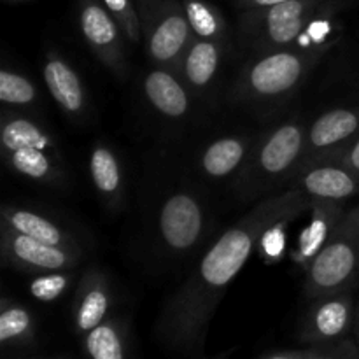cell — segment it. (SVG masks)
I'll list each match as a JSON object with an SVG mask.
<instances>
[{
  "instance_id": "8",
  "label": "cell",
  "mask_w": 359,
  "mask_h": 359,
  "mask_svg": "<svg viewBox=\"0 0 359 359\" xmlns=\"http://www.w3.org/2000/svg\"><path fill=\"white\" fill-rule=\"evenodd\" d=\"M79 28L95 58L118 79L128 76L125 34L102 0H81Z\"/></svg>"
},
{
  "instance_id": "28",
  "label": "cell",
  "mask_w": 359,
  "mask_h": 359,
  "mask_svg": "<svg viewBox=\"0 0 359 359\" xmlns=\"http://www.w3.org/2000/svg\"><path fill=\"white\" fill-rule=\"evenodd\" d=\"M294 219H297L294 216L283 217V219L276 221V223L262 235L258 249H262L265 259H269V262H277V259L280 258L284 249V241H286V228L287 224Z\"/></svg>"
},
{
  "instance_id": "11",
  "label": "cell",
  "mask_w": 359,
  "mask_h": 359,
  "mask_svg": "<svg viewBox=\"0 0 359 359\" xmlns=\"http://www.w3.org/2000/svg\"><path fill=\"white\" fill-rule=\"evenodd\" d=\"M287 188L300 189L311 200L346 202L359 193V177L339 161H319L297 172Z\"/></svg>"
},
{
  "instance_id": "3",
  "label": "cell",
  "mask_w": 359,
  "mask_h": 359,
  "mask_svg": "<svg viewBox=\"0 0 359 359\" xmlns=\"http://www.w3.org/2000/svg\"><path fill=\"white\" fill-rule=\"evenodd\" d=\"M332 44L287 46L255 53L231 88L237 104L269 111L294 97Z\"/></svg>"
},
{
  "instance_id": "14",
  "label": "cell",
  "mask_w": 359,
  "mask_h": 359,
  "mask_svg": "<svg viewBox=\"0 0 359 359\" xmlns=\"http://www.w3.org/2000/svg\"><path fill=\"white\" fill-rule=\"evenodd\" d=\"M311 219L300 231L297 244L290 252L291 259L304 270L321 252L347 210L344 202H332V200H311Z\"/></svg>"
},
{
  "instance_id": "26",
  "label": "cell",
  "mask_w": 359,
  "mask_h": 359,
  "mask_svg": "<svg viewBox=\"0 0 359 359\" xmlns=\"http://www.w3.org/2000/svg\"><path fill=\"white\" fill-rule=\"evenodd\" d=\"M74 270H55V272L37 273L28 284V291L39 302H55L69 291L74 284Z\"/></svg>"
},
{
  "instance_id": "2",
  "label": "cell",
  "mask_w": 359,
  "mask_h": 359,
  "mask_svg": "<svg viewBox=\"0 0 359 359\" xmlns=\"http://www.w3.org/2000/svg\"><path fill=\"white\" fill-rule=\"evenodd\" d=\"M307 126L302 116H291L256 135L244 167L231 182L241 202H259L287 188L304 160Z\"/></svg>"
},
{
  "instance_id": "5",
  "label": "cell",
  "mask_w": 359,
  "mask_h": 359,
  "mask_svg": "<svg viewBox=\"0 0 359 359\" xmlns=\"http://www.w3.org/2000/svg\"><path fill=\"white\" fill-rule=\"evenodd\" d=\"M304 272V293L309 300L346 293L358 283L359 205L346 210L330 241Z\"/></svg>"
},
{
  "instance_id": "19",
  "label": "cell",
  "mask_w": 359,
  "mask_h": 359,
  "mask_svg": "<svg viewBox=\"0 0 359 359\" xmlns=\"http://www.w3.org/2000/svg\"><path fill=\"white\" fill-rule=\"evenodd\" d=\"M0 224L9 226L20 233L41 241L49 245H60V248L81 249L79 242L74 237L72 231L67 230L60 221L30 209V207L6 205L2 209V221Z\"/></svg>"
},
{
  "instance_id": "31",
  "label": "cell",
  "mask_w": 359,
  "mask_h": 359,
  "mask_svg": "<svg viewBox=\"0 0 359 359\" xmlns=\"http://www.w3.org/2000/svg\"><path fill=\"white\" fill-rule=\"evenodd\" d=\"M307 353H284V354H276V356H270L266 359H305Z\"/></svg>"
},
{
  "instance_id": "13",
  "label": "cell",
  "mask_w": 359,
  "mask_h": 359,
  "mask_svg": "<svg viewBox=\"0 0 359 359\" xmlns=\"http://www.w3.org/2000/svg\"><path fill=\"white\" fill-rule=\"evenodd\" d=\"M142 90L147 104L165 119L181 121L191 112V90L174 70L154 65L144 76Z\"/></svg>"
},
{
  "instance_id": "10",
  "label": "cell",
  "mask_w": 359,
  "mask_h": 359,
  "mask_svg": "<svg viewBox=\"0 0 359 359\" xmlns=\"http://www.w3.org/2000/svg\"><path fill=\"white\" fill-rule=\"evenodd\" d=\"M359 133V105L335 107L319 114L307 126V144L300 168L335 156ZM294 177V175H293Z\"/></svg>"
},
{
  "instance_id": "16",
  "label": "cell",
  "mask_w": 359,
  "mask_h": 359,
  "mask_svg": "<svg viewBox=\"0 0 359 359\" xmlns=\"http://www.w3.org/2000/svg\"><path fill=\"white\" fill-rule=\"evenodd\" d=\"M112 305V287L107 273L98 266H90L83 273L74 302V323L77 332L90 333L100 326Z\"/></svg>"
},
{
  "instance_id": "21",
  "label": "cell",
  "mask_w": 359,
  "mask_h": 359,
  "mask_svg": "<svg viewBox=\"0 0 359 359\" xmlns=\"http://www.w3.org/2000/svg\"><path fill=\"white\" fill-rule=\"evenodd\" d=\"M90 177L109 209L121 205L125 195V172L118 154L109 144L95 142L90 154Z\"/></svg>"
},
{
  "instance_id": "4",
  "label": "cell",
  "mask_w": 359,
  "mask_h": 359,
  "mask_svg": "<svg viewBox=\"0 0 359 359\" xmlns=\"http://www.w3.org/2000/svg\"><path fill=\"white\" fill-rule=\"evenodd\" d=\"M0 146L6 163L21 177L51 188L67 184L58 142L37 119L7 111L0 123Z\"/></svg>"
},
{
  "instance_id": "24",
  "label": "cell",
  "mask_w": 359,
  "mask_h": 359,
  "mask_svg": "<svg viewBox=\"0 0 359 359\" xmlns=\"http://www.w3.org/2000/svg\"><path fill=\"white\" fill-rule=\"evenodd\" d=\"M39 100L37 86L30 77L18 70L2 67L0 70V102L7 107H30Z\"/></svg>"
},
{
  "instance_id": "23",
  "label": "cell",
  "mask_w": 359,
  "mask_h": 359,
  "mask_svg": "<svg viewBox=\"0 0 359 359\" xmlns=\"http://www.w3.org/2000/svg\"><path fill=\"white\" fill-rule=\"evenodd\" d=\"M86 351L91 359H125L121 325L104 321L86 333Z\"/></svg>"
},
{
  "instance_id": "15",
  "label": "cell",
  "mask_w": 359,
  "mask_h": 359,
  "mask_svg": "<svg viewBox=\"0 0 359 359\" xmlns=\"http://www.w3.org/2000/svg\"><path fill=\"white\" fill-rule=\"evenodd\" d=\"M256 135L233 133L223 135L207 144L196 158V168L209 181L235 179L244 167Z\"/></svg>"
},
{
  "instance_id": "12",
  "label": "cell",
  "mask_w": 359,
  "mask_h": 359,
  "mask_svg": "<svg viewBox=\"0 0 359 359\" xmlns=\"http://www.w3.org/2000/svg\"><path fill=\"white\" fill-rule=\"evenodd\" d=\"M46 88L70 119H83L88 112V91L76 67L58 51L49 49L42 65Z\"/></svg>"
},
{
  "instance_id": "22",
  "label": "cell",
  "mask_w": 359,
  "mask_h": 359,
  "mask_svg": "<svg viewBox=\"0 0 359 359\" xmlns=\"http://www.w3.org/2000/svg\"><path fill=\"white\" fill-rule=\"evenodd\" d=\"M184 11L191 27L193 37L224 42L226 23L216 7L203 0H184Z\"/></svg>"
},
{
  "instance_id": "29",
  "label": "cell",
  "mask_w": 359,
  "mask_h": 359,
  "mask_svg": "<svg viewBox=\"0 0 359 359\" xmlns=\"http://www.w3.org/2000/svg\"><path fill=\"white\" fill-rule=\"evenodd\" d=\"M332 160L342 163L344 167L349 168L351 172H354V174L359 177V133L353 140H351L349 144H347L346 147H342L335 156L328 158V160L325 161H332Z\"/></svg>"
},
{
  "instance_id": "27",
  "label": "cell",
  "mask_w": 359,
  "mask_h": 359,
  "mask_svg": "<svg viewBox=\"0 0 359 359\" xmlns=\"http://www.w3.org/2000/svg\"><path fill=\"white\" fill-rule=\"evenodd\" d=\"M102 4L116 18L125 37L137 44L142 39V30H140L139 13L133 0H102Z\"/></svg>"
},
{
  "instance_id": "25",
  "label": "cell",
  "mask_w": 359,
  "mask_h": 359,
  "mask_svg": "<svg viewBox=\"0 0 359 359\" xmlns=\"http://www.w3.org/2000/svg\"><path fill=\"white\" fill-rule=\"evenodd\" d=\"M34 337V318L23 305L2 300L0 311V340L4 344L30 340Z\"/></svg>"
},
{
  "instance_id": "32",
  "label": "cell",
  "mask_w": 359,
  "mask_h": 359,
  "mask_svg": "<svg viewBox=\"0 0 359 359\" xmlns=\"http://www.w3.org/2000/svg\"><path fill=\"white\" fill-rule=\"evenodd\" d=\"M305 359H326V358H319V356H311V354H309V356H307V358H305Z\"/></svg>"
},
{
  "instance_id": "6",
  "label": "cell",
  "mask_w": 359,
  "mask_h": 359,
  "mask_svg": "<svg viewBox=\"0 0 359 359\" xmlns=\"http://www.w3.org/2000/svg\"><path fill=\"white\" fill-rule=\"evenodd\" d=\"M210 228L209 205L193 186L170 189L154 214V238L165 256L181 259L191 255L207 238Z\"/></svg>"
},
{
  "instance_id": "18",
  "label": "cell",
  "mask_w": 359,
  "mask_h": 359,
  "mask_svg": "<svg viewBox=\"0 0 359 359\" xmlns=\"http://www.w3.org/2000/svg\"><path fill=\"white\" fill-rule=\"evenodd\" d=\"M353 319V297L349 291L316 298L305 319L304 337L309 340L339 339Z\"/></svg>"
},
{
  "instance_id": "1",
  "label": "cell",
  "mask_w": 359,
  "mask_h": 359,
  "mask_svg": "<svg viewBox=\"0 0 359 359\" xmlns=\"http://www.w3.org/2000/svg\"><path fill=\"white\" fill-rule=\"evenodd\" d=\"M311 205V198L297 188H286L256 202L209 245L168 300L160 318L161 333L177 346H200L221 298L258 249L262 235L276 221L302 216Z\"/></svg>"
},
{
  "instance_id": "17",
  "label": "cell",
  "mask_w": 359,
  "mask_h": 359,
  "mask_svg": "<svg viewBox=\"0 0 359 359\" xmlns=\"http://www.w3.org/2000/svg\"><path fill=\"white\" fill-rule=\"evenodd\" d=\"M223 55L224 42L193 37L175 72L193 95L205 93L216 83Z\"/></svg>"
},
{
  "instance_id": "30",
  "label": "cell",
  "mask_w": 359,
  "mask_h": 359,
  "mask_svg": "<svg viewBox=\"0 0 359 359\" xmlns=\"http://www.w3.org/2000/svg\"><path fill=\"white\" fill-rule=\"evenodd\" d=\"M290 2V0H241V6L245 7L248 11L256 9H266V7L277 6V4Z\"/></svg>"
},
{
  "instance_id": "9",
  "label": "cell",
  "mask_w": 359,
  "mask_h": 359,
  "mask_svg": "<svg viewBox=\"0 0 359 359\" xmlns=\"http://www.w3.org/2000/svg\"><path fill=\"white\" fill-rule=\"evenodd\" d=\"M0 252L7 266L35 273L74 270L83 258L81 249L44 244L4 224H0Z\"/></svg>"
},
{
  "instance_id": "20",
  "label": "cell",
  "mask_w": 359,
  "mask_h": 359,
  "mask_svg": "<svg viewBox=\"0 0 359 359\" xmlns=\"http://www.w3.org/2000/svg\"><path fill=\"white\" fill-rule=\"evenodd\" d=\"M335 9H339V0H290V2L277 4L266 9L249 11L242 18V30L248 35L262 28L287 23V21H316L335 13Z\"/></svg>"
},
{
  "instance_id": "7",
  "label": "cell",
  "mask_w": 359,
  "mask_h": 359,
  "mask_svg": "<svg viewBox=\"0 0 359 359\" xmlns=\"http://www.w3.org/2000/svg\"><path fill=\"white\" fill-rule=\"evenodd\" d=\"M137 13L151 63L175 72L193 39L184 6L177 0H137Z\"/></svg>"
}]
</instances>
